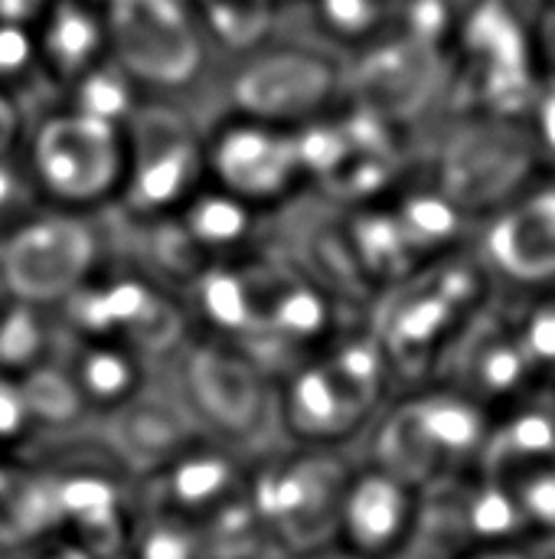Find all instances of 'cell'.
Segmentation results:
<instances>
[{
  "label": "cell",
  "mask_w": 555,
  "mask_h": 559,
  "mask_svg": "<svg viewBox=\"0 0 555 559\" xmlns=\"http://www.w3.org/2000/svg\"><path fill=\"white\" fill-rule=\"evenodd\" d=\"M553 52H555V33H553Z\"/></svg>",
  "instance_id": "45"
},
{
  "label": "cell",
  "mask_w": 555,
  "mask_h": 559,
  "mask_svg": "<svg viewBox=\"0 0 555 559\" xmlns=\"http://www.w3.org/2000/svg\"><path fill=\"white\" fill-rule=\"evenodd\" d=\"M49 559H92V554L82 544H72V547H62L59 554H52Z\"/></svg>",
  "instance_id": "43"
},
{
  "label": "cell",
  "mask_w": 555,
  "mask_h": 559,
  "mask_svg": "<svg viewBox=\"0 0 555 559\" xmlns=\"http://www.w3.org/2000/svg\"><path fill=\"white\" fill-rule=\"evenodd\" d=\"M206 170L216 177V187L252 206L281 200L307 174L294 131L255 118H242L213 134L206 144Z\"/></svg>",
  "instance_id": "7"
},
{
  "label": "cell",
  "mask_w": 555,
  "mask_h": 559,
  "mask_svg": "<svg viewBox=\"0 0 555 559\" xmlns=\"http://www.w3.org/2000/svg\"><path fill=\"white\" fill-rule=\"evenodd\" d=\"M131 559H203L200 557V534H196L193 521L154 511V518L134 534V557Z\"/></svg>",
  "instance_id": "30"
},
{
  "label": "cell",
  "mask_w": 555,
  "mask_h": 559,
  "mask_svg": "<svg viewBox=\"0 0 555 559\" xmlns=\"http://www.w3.org/2000/svg\"><path fill=\"white\" fill-rule=\"evenodd\" d=\"M29 164L36 183L52 200L65 206L98 203L124 183V128L75 108L52 115L33 131Z\"/></svg>",
  "instance_id": "1"
},
{
  "label": "cell",
  "mask_w": 555,
  "mask_h": 559,
  "mask_svg": "<svg viewBox=\"0 0 555 559\" xmlns=\"http://www.w3.org/2000/svg\"><path fill=\"white\" fill-rule=\"evenodd\" d=\"M43 29L36 39V56L65 82H79L88 69L105 59L108 26L82 0H49L43 10Z\"/></svg>",
  "instance_id": "19"
},
{
  "label": "cell",
  "mask_w": 555,
  "mask_h": 559,
  "mask_svg": "<svg viewBox=\"0 0 555 559\" xmlns=\"http://www.w3.org/2000/svg\"><path fill=\"white\" fill-rule=\"evenodd\" d=\"M95 255V236L82 219L65 213L39 216L0 242V285L23 305L65 301L92 278Z\"/></svg>",
  "instance_id": "3"
},
{
  "label": "cell",
  "mask_w": 555,
  "mask_h": 559,
  "mask_svg": "<svg viewBox=\"0 0 555 559\" xmlns=\"http://www.w3.org/2000/svg\"><path fill=\"white\" fill-rule=\"evenodd\" d=\"M540 462H555V396L546 400L527 393L491 419L478 468L507 478Z\"/></svg>",
  "instance_id": "18"
},
{
  "label": "cell",
  "mask_w": 555,
  "mask_h": 559,
  "mask_svg": "<svg viewBox=\"0 0 555 559\" xmlns=\"http://www.w3.org/2000/svg\"><path fill=\"white\" fill-rule=\"evenodd\" d=\"M206 20L226 46L255 43L268 26L265 0H206Z\"/></svg>",
  "instance_id": "32"
},
{
  "label": "cell",
  "mask_w": 555,
  "mask_h": 559,
  "mask_svg": "<svg viewBox=\"0 0 555 559\" xmlns=\"http://www.w3.org/2000/svg\"><path fill=\"white\" fill-rule=\"evenodd\" d=\"M272 331L285 341H314L327 331V301L311 288L278 295L272 308Z\"/></svg>",
  "instance_id": "31"
},
{
  "label": "cell",
  "mask_w": 555,
  "mask_h": 559,
  "mask_svg": "<svg viewBox=\"0 0 555 559\" xmlns=\"http://www.w3.org/2000/svg\"><path fill=\"white\" fill-rule=\"evenodd\" d=\"M520 514L527 521L530 540H553L555 544V462H540L507 475Z\"/></svg>",
  "instance_id": "29"
},
{
  "label": "cell",
  "mask_w": 555,
  "mask_h": 559,
  "mask_svg": "<svg viewBox=\"0 0 555 559\" xmlns=\"http://www.w3.org/2000/svg\"><path fill=\"white\" fill-rule=\"evenodd\" d=\"M415 527L419 488L379 465L347 478L334 544L363 559H389L409 544Z\"/></svg>",
  "instance_id": "10"
},
{
  "label": "cell",
  "mask_w": 555,
  "mask_h": 559,
  "mask_svg": "<svg viewBox=\"0 0 555 559\" xmlns=\"http://www.w3.org/2000/svg\"><path fill=\"white\" fill-rule=\"evenodd\" d=\"M105 3H111V0H105Z\"/></svg>",
  "instance_id": "46"
},
{
  "label": "cell",
  "mask_w": 555,
  "mask_h": 559,
  "mask_svg": "<svg viewBox=\"0 0 555 559\" xmlns=\"http://www.w3.org/2000/svg\"><path fill=\"white\" fill-rule=\"evenodd\" d=\"M46 344V328L36 314V305L13 301L0 314V370L26 373L39 364Z\"/></svg>",
  "instance_id": "28"
},
{
  "label": "cell",
  "mask_w": 555,
  "mask_h": 559,
  "mask_svg": "<svg viewBox=\"0 0 555 559\" xmlns=\"http://www.w3.org/2000/svg\"><path fill=\"white\" fill-rule=\"evenodd\" d=\"M33 429V416L20 386V377L0 370V445L20 442Z\"/></svg>",
  "instance_id": "35"
},
{
  "label": "cell",
  "mask_w": 555,
  "mask_h": 559,
  "mask_svg": "<svg viewBox=\"0 0 555 559\" xmlns=\"http://www.w3.org/2000/svg\"><path fill=\"white\" fill-rule=\"evenodd\" d=\"M13 131H16V115H13V108L7 105V98L0 95V157H3L10 138H13Z\"/></svg>",
  "instance_id": "41"
},
{
  "label": "cell",
  "mask_w": 555,
  "mask_h": 559,
  "mask_svg": "<svg viewBox=\"0 0 555 559\" xmlns=\"http://www.w3.org/2000/svg\"><path fill=\"white\" fill-rule=\"evenodd\" d=\"M16 200V177L13 170L0 160V210H7Z\"/></svg>",
  "instance_id": "42"
},
{
  "label": "cell",
  "mask_w": 555,
  "mask_h": 559,
  "mask_svg": "<svg viewBox=\"0 0 555 559\" xmlns=\"http://www.w3.org/2000/svg\"><path fill=\"white\" fill-rule=\"evenodd\" d=\"M196 298L216 331L236 334V337H249L262 331L258 311L252 305V288L239 272L209 269L196 282Z\"/></svg>",
  "instance_id": "24"
},
{
  "label": "cell",
  "mask_w": 555,
  "mask_h": 559,
  "mask_svg": "<svg viewBox=\"0 0 555 559\" xmlns=\"http://www.w3.org/2000/svg\"><path fill=\"white\" fill-rule=\"evenodd\" d=\"M190 393L196 409L219 429L239 432L252 426L265 406V383L258 367L236 350H200L190 364Z\"/></svg>",
  "instance_id": "16"
},
{
  "label": "cell",
  "mask_w": 555,
  "mask_h": 559,
  "mask_svg": "<svg viewBox=\"0 0 555 559\" xmlns=\"http://www.w3.org/2000/svg\"><path fill=\"white\" fill-rule=\"evenodd\" d=\"M105 26L111 59L131 79L180 85L200 66V36L183 0H111Z\"/></svg>",
  "instance_id": "5"
},
{
  "label": "cell",
  "mask_w": 555,
  "mask_h": 559,
  "mask_svg": "<svg viewBox=\"0 0 555 559\" xmlns=\"http://www.w3.org/2000/svg\"><path fill=\"white\" fill-rule=\"evenodd\" d=\"M20 386L29 406L33 423H69L79 416V409L85 406L72 373L52 370L46 364H36L33 370L20 373Z\"/></svg>",
  "instance_id": "27"
},
{
  "label": "cell",
  "mask_w": 555,
  "mask_h": 559,
  "mask_svg": "<svg viewBox=\"0 0 555 559\" xmlns=\"http://www.w3.org/2000/svg\"><path fill=\"white\" fill-rule=\"evenodd\" d=\"M396 219L415 252L445 249L461 229V203L448 193H412L396 206Z\"/></svg>",
  "instance_id": "25"
},
{
  "label": "cell",
  "mask_w": 555,
  "mask_h": 559,
  "mask_svg": "<svg viewBox=\"0 0 555 559\" xmlns=\"http://www.w3.org/2000/svg\"><path fill=\"white\" fill-rule=\"evenodd\" d=\"M7 491H10V472H7V465L0 462V501L7 498Z\"/></svg>",
  "instance_id": "44"
},
{
  "label": "cell",
  "mask_w": 555,
  "mask_h": 559,
  "mask_svg": "<svg viewBox=\"0 0 555 559\" xmlns=\"http://www.w3.org/2000/svg\"><path fill=\"white\" fill-rule=\"evenodd\" d=\"M177 213H180V229L200 252L239 249L255 226V206L222 187L213 190L200 187Z\"/></svg>",
  "instance_id": "20"
},
{
  "label": "cell",
  "mask_w": 555,
  "mask_h": 559,
  "mask_svg": "<svg viewBox=\"0 0 555 559\" xmlns=\"http://www.w3.org/2000/svg\"><path fill=\"white\" fill-rule=\"evenodd\" d=\"M527 357L533 360L536 373H555V292L543 295L527 308V314L514 324Z\"/></svg>",
  "instance_id": "33"
},
{
  "label": "cell",
  "mask_w": 555,
  "mask_h": 559,
  "mask_svg": "<svg viewBox=\"0 0 555 559\" xmlns=\"http://www.w3.org/2000/svg\"><path fill=\"white\" fill-rule=\"evenodd\" d=\"M321 23L340 39H366L386 20V0H317Z\"/></svg>",
  "instance_id": "34"
},
{
  "label": "cell",
  "mask_w": 555,
  "mask_h": 559,
  "mask_svg": "<svg viewBox=\"0 0 555 559\" xmlns=\"http://www.w3.org/2000/svg\"><path fill=\"white\" fill-rule=\"evenodd\" d=\"M36 39L26 33V26L0 23V82H10L33 69L36 62Z\"/></svg>",
  "instance_id": "36"
},
{
  "label": "cell",
  "mask_w": 555,
  "mask_h": 559,
  "mask_svg": "<svg viewBox=\"0 0 555 559\" xmlns=\"http://www.w3.org/2000/svg\"><path fill=\"white\" fill-rule=\"evenodd\" d=\"M49 0H0V23H16L26 26L43 16Z\"/></svg>",
  "instance_id": "38"
},
{
  "label": "cell",
  "mask_w": 555,
  "mask_h": 559,
  "mask_svg": "<svg viewBox=\"0 0 555 559\" xmlns=\"http://www.w3.org/2000/svg\"><path fill=\"white\" fill-rule=\"evenodd\" d=\"M451 559H536V554L527 544H507V547H481V550H464Z\"/></svg>",
  "instance_id": "39"
},
{
  "label": "cell",
  "mask_w": 555,
  "mask_h": 559,
  "mask_svg": "<svg viewBox=\"0 0 555 559\" xmlns=\"http://www.w3.org/2000/svg\"><path fill=\"white\" fill-rule=\"evenodd\" d=\"M291 559H363V557L350 554V550H347V547H340V544H324V547H314V550L294 554Z\"/></svg>",
  "instance_id": "40"
},
{
  "label": "cell",
  "mask_w": 555,
  "mask_h": 559,
  "mask_svg": "<svg viewBox=\"0 0 555 559\" xmlns=\"http://www.w3.org/2000/svg\"><path fill=\"white\" fill-rule=\"evenodd\" d=\"M406 406L442 478L464 475L481 465V452H484L491 419H494V413L484 403H478L474 396L455 386H445V390H432L415 400H406Z\"/></svg>",
  "instance_id": "14"
},
{
  "label": "cell",
  "mask_w": 555,
  "mask_h": 559,
  "mask_svg": "<svg viewBox=\"0 0 555 559\" xmlns=\"http://www.w3.org/2000/svg\"><path fill=\"white\" fill-rule=\"evenodd\" d=\"M487 259L514 282H555V187L507 203L487 226Z\"/></svg>",
  "instance_id": "12"
},
{
  "label": "cell",
  "mask_w": 555,
  "mask_h": 559,
  "mask_svg": "<svg viewBox=\"0 0 555 559\" xmlns=\"http://www.w3.org/2000/svg\"><path fill=\"white\" fill-rule=\"evenodd\" d=\"M419 524L429 521L435 540H458V554L481 547L527 544L530 531L507 478L491 472H464L422 488Z\"/></svg>",
  "instance_id": "6"
},
{
  "label": "cell",
  "mask_w": 555,
  "mask_h": 559,
  "mask_svg": "<svg viewBox=\"0 0 555 559\" xmlns=\"http://www.w3.org/2000/svg\"><path fill=\"white\" fill-rule=\"evenodd\" d=\"M347 478L350 472L334 455L304 452L265 465L245 491L275 544H285L291 554H304L334 544Z\"/></svg>",
  "instance_id": "2"
},
{
  "label": "cell",
  "mask_w": 555,
  "mask_h": 559,
  "mask_svg": "<svg viewBox=\"0 0 555 559\" xmlns=\"http://www.w3.org/2000/svg\"><path fill=\"white\" fill-rule=\"evenodd\" d=\"M69 301L75 331L92 341H114L128 350H164L183 331V314L154 285L131 275H114L98 285H82Z\"/></svg>",
  "instance_id": "8"
},
{
  "label": "cell",
  "mask_w": 555,
  "mask_h": 559,
  "mask_svg": "<svg viewBox=\"0 0 555 559\" xmlns=\"http://www.w3.org/2000/svg\"><path fill=\"white\" fill-rule=\"evenodd\" d=\"M242 468L216 445H186L167 465H160V508L183 521H203L209 511L242 495Z\"/></svg>",
  "instance_id": "17"
},
{
  "label": "cell",
  "mask_w": 555,
  "mask_h": 559,
  "mask_svg": "<svg viewBox=\"0 0 555 559\" xmlns=\"http://www.w3.org/2000/svg\"><path fill=\"white\" fill-rule=\"evenodd\" d=\"M464 318L468 311H461L425 272L419 278H409L383 308L376 341L389 364L422 367L438 350H448Z\"/></svg>",
  "instance_id": "11"
},
{
  "label": "cell",
  "mask_w": 555,
  "mask_h": 559,
  "mask_svg": "<svg viewBox=\"0 0 555 559\" xmlns=\"http://www.w3.org/2000/svg\"><path fill=\"white\" fill-rule=\"evenodd\" d=\"M124 141L128 167L121 187L134 213H173L200 190L206 174V144L183 118L137 108L124 124Z\"/></svg>",
  "instance_id": "4"
},
{
  "label": "cell",
  "mask_w": 555,
  "mask_h": 559,
  "mask_svg": "<svg viewBox=\"0 0 555 559\" xmlns=\"http://www.w3.org/2000/svg\"><path fill=\"white\" fill-rule=\"evenodd\" d=\"M200 557L203 559H265L275 537L249 501V491L229 498L209 511L200 527Z\"/></svg>",
  "instance_id": "22"
},
{
  "label": "cell",
  "mask_w": 555,
  "mask_h": 559,
  "mask_svg": "<svg viewBox=\"0 0 555 559\" xmlns=\"http://www.w3.org/2000/svg\"><path fill=\"white\" fill-rule=\"evenodd\" d=\"M200 3H206V0H200Z\"/></svg>",
  "instance_id": "47"
},
{
  "label": "cell",
  "mask_w": 555,
  "mask_h": 559,
  "mask_svg": "<svg viewBox=\"0 0 555 559\" xmlns=\"http://www.w3.org/2000/svg\"><path fill=\"white\" fill-rule=\"evenodd\" d=\"M131 72L121 69L114 59H101L95 69H88L75 82V111L111 121V124H128V118L137 111V98L131 88Z\"/></svg>",
  "instance_id": "26"
},
{
  "label": "cell",
  "mask_w": 555,
  "mask_h": 559,
  "mask_svg": "<svg viewBox=\"0 0 555 559\" xmlns=\"http://www.w3.org/2000/svg\"><path fill=\"white\" fill-rule=\"evenodd\" d=\"M370 403L350 390L327 360L301 364L285 386V419L294 436L311 445H330L370 416Z\"/></svg>",
  "instance_id": "15"
},
{
  "label": "cell",
  "mask_w": 555,
  "mask_h": 559,
  "mask_svg": "<svg viewBox=\"0 0 555 559\" xmlns=\"http://www.w3.org/2000/svg\"><path fill=\"white\" fill-rule=\"evenodd\" d=\"M530 111H536V131H540V144L555 154V79L546 85H536L533 105Z\"/></svg>",
  "instance_id": "37"
},
{
  "label": "cell",
  "mask_w": 555,
  "mask_h": 559,
  "mask_svg": "<svg viewBox=\"0 0 555 559\" xmlns=\"http://www.w3.org/2000/svg\"><path fill=\"white\" fill-rule=\"evenodd\" d=\"M448 354H455V390L474 396L478 403L507 406L527 393H533L540 373L533 360L527 357L514 324L507 328H478L464 337H455L448 344Z\"/></svg>",
  "instance_id": "13"
},
{
  "label": "cell",
  "mask_w": 555,
  "mask_h": 559,
  "mask_svg": "<svg viewBox=\"0 0 555 559\" xmlns=\"http://www.w3.org/2000/svg\"><path fill=\"white\" fill-rule=\"evenodd\" d=\"M124 445L137 455H147L157 468L193 445L190 416L160 403H124Z\"/></svg>",
  "instance_id": "23"
},
{
  "label": "cell",
  "mask_w": 555,
  "mask_h": 559,
  "mask_svg": "<svg viewBox=\"0 0 555 559\" xmlns=\"http://www.w3.org/2000/svg\"><path fill=\"white\" fill-rule=\"evenodd\" d=\"M72 380L85 403L121 409L141 390L137 354L114 341H92L72 360Z\"/></svg>",
  "instance_id": "21"
},
{
  "label": "cell",
  "mask_w": 555,
  "mask_h": 559,
  "mask_svg": "<svg viewBox=\"0 0 555 559\" xmlns=\"http://www.w3.org/2000/svg\"><path fill=\"white\" fill-rule=\"evenodd\" d=\"M337 92V69L304 49H272L249 59L232 85L236 105L245 118L268 124L314 121Z\"/></svg>",
  "instance_id": "9"
}]
</instances>
